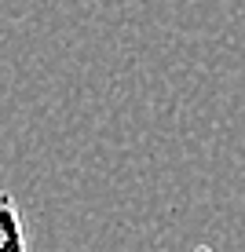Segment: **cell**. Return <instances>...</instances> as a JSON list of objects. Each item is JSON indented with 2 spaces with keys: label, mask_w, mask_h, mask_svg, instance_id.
Listing matches in <instances>:
<instances>
[{
  "label": "cell",
  "mask_w": 245,
  "mask_h": 252,
  "mask_svg": "<svg viewBox=\"0 0 245 252\" xmlns=\"http://www.w3.org/2000/svg\"><path fill=\"white\" fill-rule=\"evenodd\" d=\"M22 245H26V230H22L19 205L7 190H0V252H11Z\"/></svg>",
  "instance_id": "1"
},
{
  "label": "cell",
  "mask_w": 245,
  "mask_h": 252,
  "mask_svg": "<svg viewBox=\"0 0 245 252\" xmlns=\"http://www.w3.org/2000/svg\"><path fill=\"white\" fill-rule=\"evenodd\" d=\"M11 252H30V249H26V245H22V249H11Z\"/></svg>",
  "instance_id": "2"
}]
</instances>
